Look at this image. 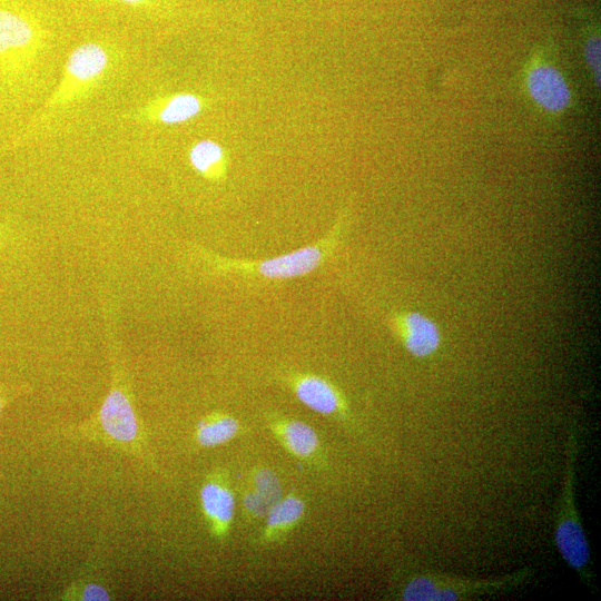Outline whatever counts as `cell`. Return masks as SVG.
Returning a JSON list of instances; mask_svg holds the SVG:
<instances>
[{"label":"cell","instance_id":"6da1fadb","mask_svg":"<svg viewBox=\"0 0 601 601\" xmlns=\"http://www.w3.org/2000/svg\"><path fill=\"white\" fill-rule=\"evenodd\" d=\"M40 16L20 0H0V92L12 95L30 81L48 47Z\"/></svg>","mask_w":601,"mask_h":601},{"label":"cell","instance_id":"7a4b0ae2","mask_svg":"<svg viewBox=\"0 0 601 601\" xmlns=\"http://www.w3.org/2000/svg\"><path fill=\"white\" fill-rule=\"evenodd\" d=\"M117 60V53L105 42L86 41L76 46L66 59L60 80L42 114L51 115L87 98L108 79Z\"/></svg>","mask_w":601,"mask_h":601},{"label":"cell","instance_id":"3957f363","mask_svg":"<svg viewBox=\"0 0 601 601\" xmlns=\"http://www.w3.org/2000/svg\"><path fill=\"white\" fill-rule=\"evenodd\" d=\"M72 435L100 442L146 460V440L128 392L115 383L93 417L72 428Z\"/></svg>","mask_w":601,"mask_h":601},{"label":"cell","instance_id":"277c9868","mask_svg":"<svg viewBox=\"0 0 601 601\" xmlns=\"http://www.w3.org/2000/svg\"><path fill=\"white\" fill-rule=\"evenodd\" d=\"M578 439L575 428L569 430L565 472L554 521V543L563 561L582 580H589L590 548L575 503V462Z\"/></svg>","mask_w":601,"mask_h":601},{"label":"cell","instance_id":"5b68a950","mask_svg":"<svg viewBox=\"0 0 601 601\" xmlns=\"http://www.w3.org/2000/svg\"><path fill=\"white\" fill-rule=\"evenodd\" d=\"M532 575L529 569L495 578L466 579L425 572L412 577L401 592L405 601H459L471 600L513 590Z\"/></svg>","mask_w":601,"mask_h":601},{"label":"cell","instance_id":"8992f818","mask_svg":"<svg viewBox=\"0 0 601 601\" xmlns=\"http://www.w3.org/2000/svg\"><path fill=\"white\" fill-rule=\"evenodd\" d=\"M341 238L335 227L318 242L296 250L263 260L215 257V266L225 273L257 275L269 279H287L307 275L319 267L334 252Z\"/></svg>","mask_w":601,"mask_h":601},{"label":"cell","instance_id":"52a82bcc","mask_svg":"<svg viewBox=\"0 0 601 601\" xmlns=\"http://www.w3.org/2000/svg\"><path fill=\"white\" fill-rule=\"evenodd\" d=\"M206 107V99L195 92H176L148 100L129 112V118L151 125H178L197 117Z\"/></svg>","mask_w":601,"mask_h":601},{"label":"cell","instance_id":"ba28073f","mask_svg":"<svg viewBox=\"0 0 601 601\" xmlns=\"http://www.w3.org/2000/svg\"><path fill=\"white\" fill-rule=\"evenodd\" d=\"M390 326L414 357L431 356L440 348L442 336L439 326L421 313H396L391 316Z\"/></svg>","mask_w":601,"mask_h":601},{"label":"cell","instance_id":"9c48e42d","mask_svg":"<svg viewBox=\"0 0 601 601\" xmlns=\"http://www.w3.org/2000/svg\"><path fill=\"white\" fill-rule=\"evenodd\" d=\"M526 88L534 102L551 112L564 110L571 101L565 78L550 65L532 68L526 77Z\"/></svg>","mask_w":601,"mask_h":601},{"label":"cell","instance_id":"30bf717a","mask_svg":"<svg viewBox=\"0 0 601 601\" xmlns=\"http://www.w3.org/2000/svg\"><path fill=\"white\" fill-rule=\"evenodd\" d=\"M293 390L304 405L319 414H334L344 407L338 390L321 376L300 374L293 378Z\"/></svg>","mask_w":601,"mask_h":601},{"label":"cell","instance_id":"8fae6325","mask_svg":"<svg viewBox=\"0 0 601 601\" xmlns=\"http://www.w3.org/2000/svg\"><path fill=\"white\" fill-rule=\"evenodd\" d=\"M200 503L214 532L224 533L235 511V501L230 490L217 481H208L201 486Z\"/></svg>","mask_w":601,"mask_h":601},{"label":"cell","instance_id":"7c38bea8","mask_svg":"<svg viewBox=\"0 0 601 601\" xmlns=\"http://www.w3.org/2000/svg\"><path fill=\"white\" fill-rule=\"evenodd\" d=\"M191 167L208 180L218 181L227 170L226 152L220 144L213 139H200L189 149Z\"/></svg>","mask_w":601,"mask_h":601},{"label":"cell","instance_id":"4fadbf2b","mask_svg":"<svg viewBox=\"0 0 601 601\" xmlns=\"http://www.w3.org/2000/svg\"><path fill=\"white\" fill-rule=\"evenodd\" d=\"M238 431V422L227 415L203 418L196 426V440L203 447H214L231 440Z\"/></svg>","mask_w":601,"mask_h":601},{"label":"cell","instance_id":"5bb4252c","mask_svg":"<svg viewBox=\"0 0 601 601\" xmlns=\"http://www.w3.org/2000/svg\"><path fill=\"white\" fill-rule=\"evenodd\" d=\"M283 443L295 455L305 457L313 454L318 445L315 431L300 421H288L280 431Z\"/></svg>","mask_w":601,"mask_h":601},{"label":"cell","instance_id":"9a60e30c","mask_svg":"<svg viewBox=\"0 0 601 601\" xmlns=\"http://www.w3.org/2000/svg\"><path fill=\"white\" fill-rule=\"evenodd\" d=\"M304 513V503L295 496L279 499L267 512L269 530H282L296 523Z\"/></svg>","mask_w":601,"mask_h":601},{"label":"cell","instance_id":"2e32d148","mask_svg":"<svg viewBox=\"0 0 601 601\" xmlns=\"http://www.w3.org/2000/svg\"><path fill=\"white\" fill-rule=\"evenodd\" d=\"M66 600L81 601H107L110 600V593L105 587L95 582H78L66 590L63 594Z\"/></svg>","mask_w":601,"mask_h":601},{"label":"cell","instance_id":"e0dca14e","mask_svg":"<svg viewBox=\"0 0 601 601\" xmlns=\"http://www.w3.org/2000/svg\"><path fill=\"white\" fill-rule=\"evenodd\" d=\"M270 508L280 499V485L276 475L269 470L259 471L255 476V491Z\"/></svg>","mask_w":601,"mask_h":601},{"label":"cell","instance_id":"ac0fdd59","mask_svg":"<svg viewBox=\"0 0 601 601\" xmlns=\"http://www.w3.org/2000/svg\"><path fill=\"white\" fill-rule=\"evenodd\" d=\"M584 58L593 75L594 82L599 86L601 76V42L599 37L593 36L587 40Z\"/></svg>","mask_w":601,"mask_h":601},{"label":"cell","instance_id":"d6986e66","mask_svg":"<svg viewBox=\"0 0 601 601\" xmlns=\"http://www.w3.org/2000/svg\"><path fill=\"white\" fill-rule=\"evenodd\" d=\"M245 508L256 516H263L267 514L270 506L260 499L255 492L248 493L244 499Z\"/></svg>","mask_w":601,"mask_h":601},{"label":"cell","instance_id":"ffe728a7","mask_svg":"<svg viewBox=\"0 0 601 601\" xmlns=\"http://www.w3.org/2000/svg\"><path fill=\"white\" fill-rule=\"evenodd\" d=\"M135 9L155 10L159 6L158 0H112Z\"/></svg>","mask_w":601,"mask_h":601},{"label":"cell","instance_id":"44dd1931","mask_svg":"<svg viewBox=\"0 0 601 601\" xmlns=\"http://www.w3.org/2000/svg\"><path fill=\"white\" fill-rule=\"evenodd\" d=\"M7 400L8 398L0 393V413L7 404Z\"/></svg>","mask_w":601,"mask_h":601}]
</instances>
